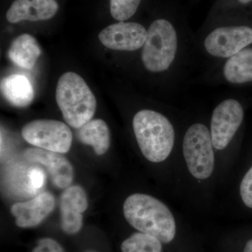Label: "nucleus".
Listing matches in <instances>:
<instances>
[{"instance_id": "1", "label": "nucleus", "mask_w": 252, "mask_h": 252, "mask_svg": "<svg viewBox=\"0 0 252 252\" xmlns=\"http://www.w3.org/2000/svg\"><path fill=\"white\" fill-rule=\"evenodd\" d=\"M194 36L172 18H157L147 29V39L140 50L141 64L171 93L185 82L196 64Z\"/></svg>"}, {"instance_id": "2", "label": "nucleus", "mask_w": 252, "mask_h": 252, "mask_svg": "<svg viewBox=\"0 0 252 252\" xmlns=\"http://www.w3.org/2000/svg\"><path fill=\"white\" fill-rule=\"evenodd\" d=\"M126 220L141 233L152 235L161 243H169L176 235V222L168 207L158 199L135 193L124 205Z\"/></svg>"}, {"instance_id": "3", "label": "nucleus", "mask_w": 252, "mask_h": 252, "mask_svg": "<svg viewBox=\"0 0 252 252\" xmlns=\"http://www.w3.org/2000/svg\"><path fill=\"white\" fill-rule=\"evenodd\" d=\"M132 129L141 152L149 161H163L171 154L175 142V129L165 114L151 109L136 112Z\"/></svg>"}, {"instance_id": "4", "label": "nucleus", "mask_w": 252, "mask_h": 252, "mask_svg": "<svg viewBox=\"0 0 252 252\" xmlns=\"http://www.w3.org/2000/svg\"><path fill=\"white\" fill-rule=\"evenodd\" d=\"M56 102L65 122L79 129L91 122L97 107V101L90 88L76 73H64L58 82Z\"/></svg>"}, {"instance_id": "5", "label": "nucleus", "mask_w": 252, "mask_h": 252, "mask_svg": "<svg viewBox=\"0 0 252 252\" xmlns=\"http://www.w3.org/2000/svg\"><path fill=\"white\" fill-rule=\"evenodd\" d=\"M183 154L189 172L198 180L209 178L215 167V152L210 128L194 123L185 132Z\"/></svg>"}, {"instance_id": "6", "label": "nucleus", "mask_w": 252, "mask_h": 252, "mask_svg": "<svg viewBox=\"0 0 252 252\" xmlns=\"http://www.w3.org/2000/svg\"><path fill=\"white\" fill-rule=\"evenodd\" d=\"M197 81L210 86H240L252 82V46L204 69Z\"/></svg>"}, {"instance_id": "7", "label": "nucleus", "mask_w": 252, "mask_h": 252, "mask_svg": "<svg viewBox=\"0 0 252 252\" xmlns=\"http://www.w3.org/2000/svg\"><path fill=\"white\" fill-rule=\"evenodd\" d=\"M21 135L32 145L57 153H67L72 145V131L59 121H33L23 126Z\"/></svg>"}, {"instance_id": "8", "label": "nucleus", "mask_w": 252, "mask_h": 252, "mask_svg": "<svg viewBox=\"0 0 252 252\" xmlns=\"http://www.w3.org/2000/svg\"><path fill=\"white\" fill-rule=\"evenodd\" d=\"M245 117L243 104L234 97L220 101L212 112L210 130L214 148L223 150L233 142Z\"/></svg>"}, {"instance_id": "9", "label": "nucleus", "mask_w": 252, "mask_h": 252, "mask_svg": "<svg viewBox=\"0 0 252 252\" xmlns=\"http://www.w3.org/2000/svg\"><path fill=\"white\" fill-rule=\"evenodd\" d=\"M147 29L141 23L119 21L104 28L99 33L98 38L101 43L109 49L136 52L140 51L144 46Z\"/></svg>"}, {"instance_id": "10", "label": "nucleus", "mask_w": 252, "mask_h": 252, "mask_svg": "<svg viewBox=\"0 0 252 252\" xmlns=\"http://www.w3.org/2000/svg\"><path fill=\"white\" fill-rule=\"evenodd\" d=\"M23 156L29 161L44 165L56 187L67 189L72 185L74 169L70 162L60 153L40 148H31L25 151Z\"/></svg>"}, {"instance_id": "11", "label": "nucleus", "mask_w": 252, "mask_h": 252, "mask_svg": "<svg viewBox=\"0 0 252 252\" xmlns=\"http://www.w3.org/2000/svg\"><path fill=\"white\" fill-rule=\"evenodd\" d=\"M88 208L85 190L79 186H70L60 198L61 228L69 235L77 234L83 225V212Z\"/></svg>"}, {"instance_id": "12", "label": "nucleus", "mask_w": 252, "mask_h": 252, "mask_svg": "<svg viewBox=\"0 0 252 252\" xmlns=\"http://www.w3.org/2000/svg\"><path fill=\"white\" fill-rule=\"evenodd\" d=\"M56 200L49 193L39 194L30 201L17 203L11 207L16 217V224L20 228H32L40 224L54 210Z\"/></svg>"}, {"instance_id": "13", "label": "nucleus", "mask_w": 252, "mask_h": 252, "mask_svg": "<svg viewBox=\"0 0 252 252\" xmlns=\"http://www.w3.org/2000/svg\"><path fill=\"white\" fill-rule=\"evenodd\" d=\"M1 91L5 99L15 107H27L34 98L31 81L21 74H11L2 79Z\"/></svg>"}, {"instance_id": "14", "label": "nucleus", "mask_w": 252, "mask_h": 252, "mask_svg": "<svg viewBox=\"0 0 252 252\" xmlns=\"http://www.w3.org/2000/svg\"><path fill=\"white\" fill-rule=\"evenodd\" d=\"M40 54V47L36 39L28 34L18 36L8 51L9 59L15 64L27 69L34 67Z\"/></svg>"}, {"instance_id": "15", "label": "nucleus", "mask_w": 252, "mask_h": 252, "mask_svg": "<svg viewBox=\"0 0 252 252\" xmlns=\"http://www.w3.org/2000/svg\"><path fill=\"white\" fill-rule=\"evenodd\" d=\"M78 139L83 144L94 147L97 155H103L110 145V135L107 124L102 119L88 122L78 130Z\"/></svg>"}, {"instance_id": "16", "label": "nucleus", "mask_w": 252, "mask_h": 252, "mask_svg": "<svg viewBox=\"0 0 252 252\" xmlns=\"http://www.w3.org/2000/svg\"><path fill=\"white\" fill-rule=\"evenodd\" d=\"M122 252H162L161 242L152 235L135 233L122 243Z\"/></svg>"}, {"instance_id": "17", "label": "nucleus", "mask_w": 252, "mask_h": 252, "mask_svg": "<svg viewBox=\"0 0 252 252\" xmlns=\"http://www.w3.org/2000/svg\"><path fill=\"white\" fill-rule=\"evenodd\" d=\"M6 19L11 23L21 21H39L37 11L32 0H15L6 13Z\"/></svg>"}, {"instance_id": "18", "label": "nucleus", "mask_w": 252, "mask_h": 252, "mask_svg": "<svg viewBox=\"0 0 252 252\" xmlns=\"http://www.w3.org/2000/svg\"><path fill=\"white\" fill-rule=\"evenodd\" d=\"M142 0H110V13L114 19L126 21L137 12Z\"/></svg>"}, {"instance_id": "19", "label": "nucleus", "mask_w": 252, "mask_h": 252, "mask_svg": "<svg viewBox=\"0 0 252 252\" xmlns=\"http://www.w3.org/2000/svg\"><path fill=\"white\" fill-rule=\"evenodd\" d=\"M37 11L39 21H45L54 17L59 9L56 0H32Z\"/></svg>"}, {"instance_id": "20", "label": "nucleus", "mask_w": 252, "mask_h": 252, "mask_svg": "<svg viewBox=\"0 0 252 252\" xmlns=\"http://www.w3.org/2000/svg\"><path fill=\"white\" fill-rule=\"evenodd\" d=\"M240 190L244 203L252 209V167L244 177Z\"/></svg>"}, {"instance_id": "21", "label": "nucleus", "mask_w": 252, "mask_h": 252, "mask_svg": "<svg viewBox=\"0 0 252 252\" xmlns=\"http://www.w3.org/2000/svg\"><path fill=\"white\" fill-rule=\"evenodd\" d=\"M32 252H65L57 241L49 238L38 240L37 245Z\"/></svg>"}, {"instance_id": "22", "label": "nucleus", "mask_w": 252, "mask_h": 252, "mask_svg": "<svg viewBox=\"0 0 252 252\" xmlns=\"http://www.w3.org/2000/svg\"><path fill=\"white\" fill-rule=\"evenodd\" d=\"M28 185L33 192L39 190L44 186L45 175L44 172L39 168L33 167L28 173Z\"/></svg>"}, {"instance_id": "23", "label": "nucleus", "mask_w": 252, "mask_h": 252, "mask_svg": "<svg viewBox=\"0 0 252 252\" xmlns=\"http://www.w3.org/2000/svg\"><path fill=\"white\" fill-rule=\"evenodd\" d=\"M243 252H252V239L247 243Z\"/></svg>"}, {"instance_id": "24", "label": "nucleus", "mask_w": 252, "mask_h": 252, "mask_svg": "<svg viewBox=\"0 0 252 252\" xmlns=\"http://www.w3.org/2000/svg\"><path fill=\"white\" fill-rule=\"evenodd\" d=\"M238 4L247 5L252 2V0H235Z\"/></svg>"}, {"instance_id": "25", "label": "nucleus", "mask_w": 252, "mask_h": 252, "mask_svg": "<svg viewBox=\"0 0 252 252\" xmlns=\"http://www.w3.org/2000/svg\"></svg>"}]
</instances>
